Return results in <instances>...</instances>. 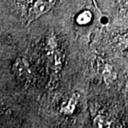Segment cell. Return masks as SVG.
Returning <instances> with one entry per match:
<instances>
[{
    "label": "cell",
    "instance_id": "1",
    "mask_svg": "<svg viewBox=\"0 0 128 128\" xmlns=\"http://www.w3.org/2000/svg\"><path fill=\"white\" fill-rule=\"evenodd\" d=\"M56 0H37L30 11L28 24L48 12L54 5Z\"/></svg>",
    "mask_w": 128,
    "mask_h": 128
},
{
    "label": "cell",
    "instance_id": "2",
    "mask_svg": "<svg viewBox=\"0 0 128 128\" xmlns=\"http://www.w3.org/2000/svg\"><path fill=\"white\" fill-rule=\"evenodd\" d=\"M78 96L75 94L71 97V99L68 102L65 106H62V112L63 114L69 115L72 114L74 112V110L76 108V105L78 103Z\"/></svg>",
    "mask_w": 128,
    "mask_h": 128
},
{
    "label": "cell",
    "instance_id": "3",
    "mask_svg": "<svg viewBox=\"0 0 128 128\" xmlns=\"http://www.w3.org/2000/svg\"><path fill=\"white\" fill-rule=\"evenodd\" d=\"M92 12L88 10H85V11L82 12L81 14H78V16L76 17V22L78 25L82 26V25L88 24L92 21Z\"/></svg>",
    "mask_w": 128,
    "mask_h": 128
},
{
    "label": "cell",
    "instance_id": "4",
    "mask_svg": "<svg viewBox=\"0 0 128 128\" xmlns=\"http://www.w3.org/2000/svg\"><path fill=\"white\" fill-rule=\"evenodd\" d=\"M93 124L96 127H109L111 126L108 119L102 115H98L94 118Z\"/></svg>",
    "mask_w": 128,
    "mask_h": 128
},
{
    "label": "cell",
    "instance_id": "5",
    "mask_svg": "<svg viewBox=\"0 0 128 128\" xmlns=\"http://www.w3.org/2000/svg\"><path fill=\"white\" fill-rule=\"evenodd\" d=\"M31 1H32V0H28V2H31Z\"/></svg>",
    "mask_w": 128,
    "mask_h": 128
},
{
    "label": "cell",
    "instance_id": "6",
    "mask_svg": "<svg viewBox=\"0 0 128 128\" xmlns=\"http://www.w3.org/2000/svg\"><path fill=\"white\" fill-rule=\"evenodd\" d=\"M127 47H128V43H127Z\"/></svg>",
    "mask_w": 128,
    "mask_h": 128
}]
</instances>
